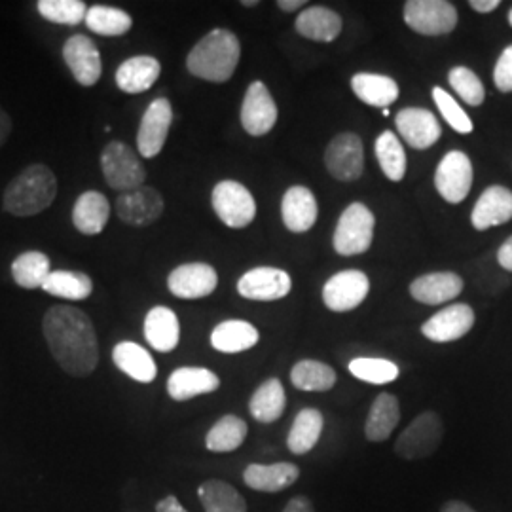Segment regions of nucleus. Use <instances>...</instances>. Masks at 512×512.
Here are the masks:
<instances>
[{
	"instance_id": "54",
	"label": "nucleus",
	"mask_w": 512,
	"mask_h": 512,
	"mask_svg": "<svg viewBox=\"0 0 512 512\" xmlns=\"http://www.w3.org/2000/svg\"><path fill=\"white\" fill-rule=\"evenodd\" d=\"M241 4H243V6H258V2H256V0H243Z\"/></svg>"
},
{
	"instance_id": "43",
	"label": "nucleus",
	"mask_w": 512,
	"mask_h": 512,
	"mask_svg": "<svg viewBox=\"0 0 512 512\" xmlns=\"http://www.w3.org/2000/svg\"><path fill=\"white\" fill-rule=\"evenodd\" d=\"M38 14L55 25H78L86 21L88 4L82 0H40Z\"/></svg>"
},
{
	"instance_id": "49",
	"label": "nucleus",
	"mask_w": 512,
	"mask_h": 512,
	"mask_svg": "<svg viewBox=\"0 0 512 512\" xmlns=\"http://www.w3.org/2000/svg\"><path fill=\"white\" fill-rule=\"evenodd\" d=\"M283 512H315V509H313V505H311V501L308 497L298 495V497H293V499L287 503V507H285V511Z\"/></svg>"
},
{
	"instance_id": "34",
	"label": "nucleus",
	"mask_w": 512,
	"mask_h": 512,
	"mask_svg": "<svg viewBox=\"0 0 512 512\" xmlns=\"http://www.w3.org/2000/svg\"><path fill=\"white\" fill-rule=\"evenodd\" d=\"M285 403L287 399H285L283 384L277 378H270L256 387L249 401V412L260 423H274L283 416Z\"/></svg>"
},
{
	"instance_id": "47",
	"label": "nucleus",
	"mask_w": 512,
	"mask_h": 512,
	"mask_svg": "<svg viewBox=\"0 0 512 512\" xmlns=\"http://www.w3.org/2000/svg\"><path fill=\"white\" fill-rule=\"evenodd\" d=\"M497 262H499V266H501L503 270L512 272V236L499 247V251H497Z\"/></svg>"
},
{
	"instance_id": "19",
	"label": "nucleus",
	"mask_w": 512,
	"mask_h": 512,
	"mask_svg": "<svg viewBox=\"0 0 512 512\" xmlns=\"http://www.w3.org/2000/svg\"><path fill=\"white\" fill-rule=\"evenodd\" d=\"M395 126L406 141V145L416 150L433 147L442 135L437 116L431 110L418 107L399 110L395 116Z\"/></svg>"
},
{
	"instance_id": "9",
	"label": "nucleus",
	"mask_w": 512,
	"mask_h": 512,
	"mask_svg": "<svg viewBox=\"0 0 512 512\" xmlns=\"http://www.w3.org/2000/svg\"><path fill=\"white\" fill-rule=\"evenodd\" d=\"M325 165L330 175L342 183H353L363 175L365 148L357 133L336 135L325 152Z\"/></svg>"
},
{
	"instance_id": "1",
	"label": "nucleus",
	"mask_w": 512,
	"mask_h": 512,
	"mask_svg": "<svg viewBox=\"0 0 512 512\" xmlns=\"http://www.w3.org/2000/svg\"><path fill=\"white\" fill-rule=\"evenodd\" d=\"M42 332L55 363L74 378L90 376L99 363V342L92 319L73 306H52Z\"/></svg>"
},
{
	"instance_id": "27",
	"label": "nucleus",
	"mask_w": 512,
	"mask_h": 512,
	"mask_svg": "<svg viewBox=\"0 0 512 512\" xmlns=\"http://www.w3.org/2000/svg\"><path fill=\"white\" fill-rule=\"evenodd\" d=\"M145 338L160 353H169L179 346L181 323L177 313L165 306H156L145 317Z\"/></svg>"
},
{
	"instance_id": "33",
	"label": "nucleus",
	"mask_w": 512,
	"mask_h": 512,
	"mask_svg": "<svg viewBox=\"0 0 512 512\" xmlns=\"http://www.w3.org/2000/svg\"><path fill=\"white\" fill-rule=\"evenodd\" d=\"M325 427L323 414L315 408H304L294 418L293 427L287 437V446L296 456H304L313 450V446L321 439Z\"/></svg>"
},
{
	"instance_id": "48",
	"label": "nucleus",
	"mask_w": 512,
	"mask_h": 512,
	"mask_svg": "<svg viewBox=\"0 0 512 512\" xmlns=\"http://www.w3.org/2000/svg\"><path fill=\"white\" fill-rule=\"evenodd\" d=\"M156 512H188L175 495H167L162 501L156 503Z\"/></svg>"
},
{
	"instance_id": "41",
	"label": "nucleus",
	"mask_w": 512,
	"mask_h": 512,
	"mask_svg": "<svg viewBox=\"0 0 512 512\" xmlns=\"http://www.w3.org/2000/svg\"><path fill=\"white\" fill-rule=\"evenodd\" d=\"M376 158L385 177L393 183H401L406 175V152L403 143L393 131H384L376 139Z\"/></svg>"
},
{
	"instance_id": "17",
	"label": "nucleus",
	"mask_w": 512,
	"mask_h": 512,
	"mask_svg": "<svg viewBox=\"0 0 512 512\" xmlns=\"http://www.w3.org/2000/svg\"><path fill=\"white\" fill-rule=\"evenodd\" d=\"M217 285H219L217 270L205 262L181 264L167 277V287L171 294L184 300L205 298L215 293Z\"/></svg>"
},
{
	"instance_id": "8",
	"label": "nucleus",
	"mask_w": 512,
	"mask_h": 512,
	"mask_svg": "<svg viewBox=\"0 0 512 512\" xmlns=\"http://www.w3.org/2000/svg\"><path fill=\"white\" fill-rule=\"evenodd\" d=\"M213 209L228 228H247L256 217L253 194L238 181H220L211 194Z\"/></svg>"
},
{
	"instance_id": "45",
	"label": "nucleus",
	"mask_w": 512,
	"mask_h": 512,
	"mask_svg": "<svg viewBox=\"0 0 512 512\" xmlns=\"http://www.w3.org/2000/svg\"><path fill=\"white\" fill-rule=\"evenodd\" d=\"M433 101L450 128L458 131L461 135H467L473 131V120L469 118V114L465 110L461 109V105L450 93L437 86V88H433Z\"/></svg>"
},
{
	"instance_id": "46",
	"label": "nucleus",
	"mask_w": 512,
	"mask_h": 512,
	"mask_svg": "<svg viewBox=\"0 0 512 512\" xmlns=\"http://www.w3.org/2000/svg\"><path fill=\"white\" fill-rule=\"evenodd\" d=\"M494 82L499 92H512V46L505 48L495 63Z\"/></svg>"
},
{
	"instance_id": "24",
	"label": "nucleus",
	"mask_w": 512,
	"mask_h": 512,
	"mask_svg": "<svg viewBox=\"0 0 512 512\" xmlns=\"http://www.w3.org/2000/svg\"><path fill=\"white\" fill-rule=\"evenodd\" d=\"M298 476H300V469L287 461L272 463V465L251 463L243 473V480L251 490L264 492V494H277L293 486Z\"/></svg>"
},
{
	"instance_id": "7",
	"label": "nucleus",
	"mask_w": 512,
	"mask_h": 512,
	"mask_svg": "<svg viewBox=\"0 0 512 512\" xmlns=\"http://www.w3.org/2000/svg\"><path fill=\"white\" fill-rule=\"evenodd\" d=\"M444 427L439 414L423 412L412 421L395 442V452L404 459H425L439 450Z\"/></svg>"
},
{
	"instance_id": "51",
	"label": "nucleus",
	"mask_w": 512,
	"mask_h": 512,
	"mask_svg": "<svg viewBox=\"0 0 512 512\" xmlns=\"http://www.w3.org/2000/svg\"><path fill=\"white\" fill-rule=\"evenodd\" d=\"M469 4L478 14H490V12H494V10L499 8L501 2L499 0H471Z\"/></svg>"
},
{
	"instance_id": "18",
	"label": "nucleus",
	"mask_w": 512,
	"mask_h": 512,
	"mask_svg": "<svg viewBox=\"0 0 512 512\" xmlns=\"http://www.w3.org/2000/svg\"><path fill=\"white\" fill-rule=\"evenodd\" d=\"M475 321V310L471 306L454 304L427 319L421 327V334L435 344H448L463 338L475 327Z\"/></svg>"
},
{
	"instance_id": "44",
	"label": "nucleus",
	"mask_w": 512,
	"mask_h": 512,
	"mask_svg": "<svg viewBox=\"0 0 512 512\" xmlns=\"http://www.w3.org/2000/svg\"><path fill=\"white\" fill-rule=\"evenodd\" d=\"M448 82L454 88V92L458 93L459 97L471 105V107H480L486 99V90L482 80L467 67H454L448 73Z\"/></svg>"
},
{
	"instance_id": "22",
	"label": "nucleus",
	"mask_w": 512,
	"mask_h": 512,
	"mask_svg": "<svg viewBox=\"0 0 512 512\" xmlns=\"http://www.w3.org/2000/svg\"><path fill=\"white\" fill-rule=\"evenodd\" d=\"M512 219V192L505 186H490L478 198L471 222L478 232L507 224Z\"/></svg>"
},
{
	"instance_id": "39",
	"label": "nucleus",
	"mask_w": 512,
	"mask_h": 512,
	"mask_svg": "<svg viewBox=\"0 0 512 512\" xmlns=\"http://www.w3.org/2000/svg\"><path fill=\"white\" fill-rule=\"evenodd\" d=\"M50 274V258L40 251H25L12 262L14 281L27 291L42 287Z\"/></svg>"
},
{
	"instance_id": "15",
	"label": "nucleus",
	"mask_w": 512,
	"mask_h": 512,
	"mask_svg": "<svg viewBox=\"0 0 512 512\" xmlns=\"http://www.w3.org/2000/svg\"><path fill=\"white\" fill-rule=\"evenodd\" d=\"M239 118L243 129L253 137H262L274 129L277 122V105L264 82L256 80L249 86L241 103Z\"/></svg>"
},
{
	"instance_id": "14",
	"label": "nucleus",
	"mask_w": 512,
	"mask_h": 512,
	"mask_svg": "<svg viewBox=\"0 0 512 512\" xmlns=\"http://www.w3.org/2000/svg\"><path fill=\"white\" fill-rule=\"evenodd\" d=\"M173 122V107L169 99H154L143 114L137 131V148L143 158H156L164 148Z\"/></svg>"
},
{
	"instance_id": "13",
	"label": "nucleus",
	"mask_w": 512,
	"mask_h": 512,
	"mask_svg": "<svg viewBox=\"0 0 512 512\" xmlns=\"http://www.w3.org/2000/svg\"><path fill=\"white\" fill-rule=\"evenodd\" d=\"M293 291V279L285 270L272 266H258L241 275L238 293L247 300L274 302L281 300Z\"/></svg>"
},
{
	"instance_id": "55",
	"label": "nucleus",
	"mask_w": 512,
	"mask_h": 512,
	"mask_svg": "<svg viewBox=\"0 0 512 512\" xmlns=\"http://www.w3.org/2000/svg\"><path fill=\"white\" fill-rule=\"evenodd\" d=\"M509 21H511V25H512V10H511V14H509Z\"/></svg>"
},
{
	"instance_id": "5",
	"label": "nucleus",
	"mask_w": 512,
	"mask_h": 512,
	"mask_svg": "<svg viewBox=\"0 0 512 512\" xmlns=\"http://www.w3.org/2000/svg\"><path fill=\"white\" fill-rule=\"evenodd\" d=\"M376 219L365 203H351L336 224L332 245L342 256L361 255L372 245Z\"/></svg>"
},
{
	"instance_id": "32",
	"label": "nucleus",
	"mask_w": 512,
	"mask_h": 512,
	"mask_svg": "<svg viewBox=\"0 0 512 512\" xmlns=\"http://www.w3.org/2000/svg\"><path fill=\"white\" fill-rule=\"evenodd\" d=\"M260 340L258 330L241 319H230L222 321L211 332V346L220 353H241L247 349L255 348Z\"/></svg>"
},
{
	"instance_id": "37",
	"label": "nucleus",
	"mask_w": 512,
	"mask_h": 512,
	"mask_svg": "<svg viewBox=\"0 0 512 512\" xmlns=\"http://www.w3.org/2000/svg\"><path fill=\"white\" fill-rule=\"evenodd\" d=\"M42 289L57 298L65 300H86L93 293L92 277L84 272L73 270H55L48 275Z\"/></svg>"
},
{
	"instance_id": "3",
	"label": "nucleus",
	"mask_w": 512,
	"mask_h": 512,
	"mask_svg": "<svg viewBox=\"0 0 512 512\" xmlns=\"http://www.w3.org/2000/svg\"><path fill=\"white\" fill-rule=\"evenodd\" d=\"M57 196L54 171L44 164L25 167L4 190L2 207L14 217H33L46 211Z\"/></svg>"
},
{
	"instance_id": "35",
	"label": "nucleus",
	"mask_w": 512,
	"mask_h": 512,
	"mask_svg": "<svg viewBox=\"0 0 512 512\" xmlns=\"http://www.w3.org/2000/svg\"><path fill=\"white\" fill-rule=\"evenodd\" d=\"M247 423L234 416H222L207 433L205 437V446L209 452H217V454H226V452H234L247 439Z\"/></svg>"
},
{
	"instance_id": "52",
	"label": "nucleus",
	"mask_w": 512,
	"mask_h": 512,
	"mask_svg": "<svg viewBox=\"0 0 512 512\" xmlns=\"http://www.w3.org/2000/svg\"><path fill=\"white\" fill-rule=\"evenodd\" d=\"M440 512H476L475 509H471L469 505L461 503V501H448Z\"/></svg>"
},
{
	"instance_id": "28",
	"label": "nucleus",
	"mask_w": 512,
	"mask_h": 512,
	"mask_svg": "<svg viewBox=\"0 0 512 512\" xmlns=\"http://www.w3.org/2000/svg\"><path fill=\"white\" fill-rule=\"evenodd\" d=\"M112 361L131 380L139 384H150L158 376V366L147 349L135 342H120L112 349Z\"/></svg>"
},
{
	"instance_id": "16",
	"label": "nucleus",
	"mask_w": 512,
	"mask_h": 512,
	"mask_svg": "<svg viewBox=\"0 0 512 512\" xmlns=\"http://www.w3.org/2000/svg\"><path fill=\"white\" fill-rule=\"evenodd\" d=\"M63 59L80 86L92 88L99 82L103 74V61L101 52L92 38L86 35H73L67 38V42L63 44Z\"/></svg>"
},
{
	"instance_id": "26",
	"label": "nucleus",
	"mask_w": 512,
	"mask_h": 512,
	"mask_svg": "<svg viewBox=\"0 0 512 512\" xmlns=\"http://www.w3.org/2000/svg\"><path fill=\"white\" fill-rule=\"evenodd\" d=\"M110 203L105 194L88 190L78 196L73 207L74 228L84 236H97L109 224Z\"/></svg>"
},
{
	"instance_id": "6",
	"label": "nucleus",
	"mask_w": 512,
	"mask_h": 512,
	"mask_svg": "<svg viewBox=\"0 0 512 512\" xmlns=\"http://www.w3.org/2000/svg\"><path fill=\"white\" fill-rule=\"evenodd\" d=\"M458 10L448 0H408L404 23L425 37H442L458 27Z\"/></svg>"
},
{
	"instance_id": "25",
	"label": "nucleus",
	"mask_w": 512,
	"mask_h": 512,
	"mask_svg": "<svg viewBox=\"0 0 512 512\" xmlns=\"http://www.w3.org/2000/svg\"><path fill=\"white\" fill-rule=\"evenodd\" d=\"M162 65L152 55H135L126 59L116 71V86L122 92L145 93L156 84L160 78Z\"/></svg>"
},
{
	"instance_id": "30",
	"label": "nucleus",
	"mask_w": 512,
	"mask_h": 512,
	"mask_svg": "<svg viewBox=\"0 0 512 512\" xmlns=\"http://www.w3.org/2000/svg\"><path fill=\"white\" fill-rule=\"evenodd\" d=\"M294 25L302 37L310 38L315 42H332L334 38H338L344 27L340 14H336L334 10L325 6L306 8L296 18Z\"/></svg>"
},
{
	"instance_id": "31",
	"label": "nucleus",
	"mask_w": 512,
	"mask_h": 512,
	"mask_svg": "<svg viewBox=\"0 0 512 512\" xmlns=\"http://www.w3.org/2000/svg\"><path fill=\"white\" fill-rule=\"evenodd\" d=\"M401 420V408L397 397L382 393L374 399L365 423L366 439L370 442H384L391 437Z\"/></svg>"
},
{
	"instance_id": "53",
	"label": "nucleus",
	"mask_w": 512,
	"mask_h": 512,
	"mask_svg": "<svg viewBox=\"0 0 512 512\" xmlns=\"http://www.w3.org/2000/svg\"><path fill=\"white\" fill-rule=\"evenodd\" d=\"M277 6H279L283 12H294L296 8L306 6V0H279Z\"/></svg>"
},
{
	"instance_id": "42",
	"label": "nucleus",
	"mask_w": 512,
	"mask_h": 512,
	"mask_svg": "<svg viewBox=\"0 0 512 512\" xmlns=\"http://www.w3.org/2000/svg\"><path fill=\"white\" fill-rule=\"evenodd\" d=\"M349 372L366 384L385 385L399 378V366L382 357H357L349 363Z\"/></svg>"
},
{
	"instance_id": "12",
	"label": "nucleus",
	"mask_w": 512,
	"mask_h": 512,
	"mask_svg": "<svg viewBox=\"0 0 512 512\" xmlns=\"http://www.w3.org/2000/svg\"><path fill=\"white\" fill-rule=\"evenodd\" d=\"M116 215L129 226H150L162 217L165 203L162 194L152 186H139L122 192L116 198Z\"/></svg>"
},
{
	"instance_id": "50",
	"label": "nucleus",
	"mask_w": 512,
	"mask_h": 512,
	"mask_svg": "<svg viewBox=\"0 0 512 512\" xmlns=\"http://www.w3.org/2000/svg\"><path fill=\"white\" fill-rule=\"evenodd\" d=\"M10 133H12V118L6 110L0 107V148L8 141Z\"/></svg>"
},
{
	"instance_id": "21",
	"label": "nucleus",
	"mask_w": 512,
	"mask_h": 512,
	"mask_svg": "<svg viewBox=\"0 0 512 512\" xmlns=\"http://www.w3.org/2000/svg\"><path fill=\"white\" fill-rule=\"evenodd\" d=\"M319 207L310 188L291 186L281 202V217L287 230L294 234H304L317 222Z\"/></svg>"
},
{
	"instance_id": "2",
	"label": "nucleus",
	"mask_w": 512,
	"mask_h": 512,
	"mask_svg": "<svg viewBox=\"0 0 512 512\" xmlns=\"http://www.w3.org/2000/svg\"><path fill=\"white\" fill-rule=\"evenodd\" d=\"M241 57L238 37L226 29H213L190 50L186 57V69L196 78L222 84L228 82Z\"/></svg>"
},
{
	"instance_id": "11",
	"label": "nucleus",
	"mask_w": 512,
	"mask_h": 512,
	"mask_svg": "<svg viewBox=\"0 0 512 512\" xmlns=\"http://www.w3.org/2000/svg\"><path fill=\"white\" fill-rule=\"evenodd\" d=\"M370 293V281L361 270H344L332 275L323 287V302L330 311L346 313L359 308Z\"/></svg>"
},
{
	"instance_id": "38",
	"label": "nucleus",
	"mask_w": 512,
	"mask_h": 512,
	"mask_svg": "<svg viewBox=\"0 0 512 512\" xmlns=\"http://www.w3.org/2000/svg\"><path fill=\"white\" fill-rule=\"evenodd\" d=\"M205 512H247L243 495L222 480H207L198 490Z\"/></svg>"
},
{
	"instance_id": "29",
	"label": "nucleus",
	"mask_w": 512,
	"mask_h": 512,
	"mask_svg": "<svg viewBox=\"0 0 512 512\" xmlns=\"http://www.w3.org/2000/svg\"><path fill=\"white\" fill-rule=\"evenodd\" d=\"M351 90L370 107L387 109L399 99V84L385 74L359 73L351 78Z\"/></svg>"
},
{
	"instance_id": "23",
	"label": "nucleus",
	"mask_w": 512,
	"mask_h": 512,
	"mask_svg": "<svg viewBox=\"0 0 512 512\" xmlns=\"http://www.w3.org/2000/svg\"><path fill=\"white\" fill-rule=\"evenodd\" d=\"M463 291V279L454 272H433L414 279L410 294L414 300L427 306H440L454 300Z\"/></svg>"
},
{
	"instance_id": "4",
	"label": "nucleus",
	"mask_w": 512,
	"mask_h": 512,
	"mask_svg": "<svg viewBox=\"0 0 512 512\" xmlns=\"http://www.w3.org/2000/svg\"><path fill=\"white\" fill-rule=\"evenodd\" d=\"M101 171L110 188L129 192L139 186H145L147 169L135 150L122 143V141H110L101 152Z\"/></svg>"
},
{
	"instance_id": "36",
	"label": "nucleus",
	"mask_w": 512,
	"mask_h": 512,
	"mask_svg": "<svg viewBox=\"0 0 512 512\" xmlns=\"http://www.w3.org/2000/svg\"><path fill=\"white\" fill-rule=\"evenodd\" d=\"M84 23L95 35L124 37L131 31L133 19L126 10H120V8H114V6L95 4L92 8H88Z\"/></svg>"
},
{
	"instance_id": "40",
	"label": "nucleus",
	"mask_w": 512,
	"mask_h": 512,
	"mask_svg": "<svg viewBox=\"0 0 512 512\" xmlns=\"http://www.w3.org/2000/svg\"><path fill=\"white\" fill-rule=\"evenodd\" d=\"M334 368L321 361L304 359L291 370V382L300 391H329L336 385Z\"/></svg>"
},
{
	"instance_id": "20",
	"label": "nucleus",
	"mask_w": 512,
	"mask_h": 512,
	"mask_svg": "<svg viewBox=\"0 0 512 512\" xmlns=\"http://www.w3.org/2000/svg\"><path fill=\"white\" fill-rule=\"evenodd\" d=\"M219 387V376L213 370L202 366L177 368L167 380V393L177 403H184L207 393H215Z\"/></svg>"
},
{
	"instance_id": "10",
	"label": "nucleus",
	"mask_w": 512,
	"mask_h": 512,
	"mask_svg": "<svg viewBox=\"0 0 512 512\" xmlns=\"http://www.w3.org/2000/svg\"><path fill=\"white\" fill-rule=\"evenodd\" d=\"M435 186L442 200L452 205L463 202L473 186V164L469 156L461 150H450L435 171Z\"/></svg>"
}]
</instances>
